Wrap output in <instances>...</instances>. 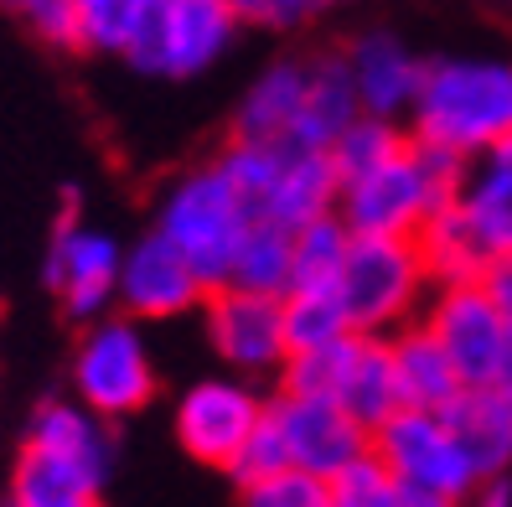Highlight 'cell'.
Masks as SVG:
<instances>
[{
    "label": "cell",
    "mask_w": 512,
    "mask_h": 507,
    "mask_svg": "<svg viewBox=\"0 0 512 507\" xmlns=\"http://www.w3.org/2000/svg\"><path fill=\"white\" fill-rule=\"evenodd\" d=\"M409 135L456 156H476L512 135V57L450 52L425 57V78L409 109Z\"/></svg>",
    "instance_id": "cell-1"
},
{
    "label": "cell",
    "mask_w": 512,
    "mask_h": 507,
    "mask_svg": "<svg viewBox=\"0 0 512 507\" xmlns=\"http://www.w3.org/2000/svg\"><path fill=\"white\" fill-rule=\"evenodd\" d=\"M461 166H466V156L440 151V145H425V140L409 135V145L399 156H388L383 166H373V171L337 187V218L352 233L414 238L435 207H445L456 197Z\"/></svg>",
    "instance_id": "cell-2"
},
{
    "label": "cell",
    "mask_w": 512,
    "mask_h": 507,
    "mask_svg": "<svg viewBox=\"0 0 512 507\" xmlns=\"http://www.w3.org/2000/svg\"><path fill=\"white\" fill-rule=\"evenodd\" d=\"M249 223H254L249 202L218 161H202L182 176H171V187L156 202V228L192 259V270L207 280V290L228 285Z\"/></svg>",
    "instance_id": "cell-3"
},
{
    "label": "cell",
    "mask_w": 512,
    "mask_h": 507,
    "mask_svg": "<svg viewBox=\"0 0 512 507\" xmlns=\"http://www.w3.org/2000/svg\"><path fill=\"white\" fill-rule=\"evenodd\" d=\"M213 161L264 223L300 228L337 207V171H331L326 151H306L290 140H228Z\"/></svg>",
    "instance_id": "cell-4"
},
{
    "label": "cell",
    "mask_w": 512,
    "mask_h": 507,
    "mask_svg": "<svg viewBox=\"0 0 512 507\" xmlns=\"http://www.w3.org/2000/svg\"><path fill=\"white\" fill-rule=\"evenodd\" d=\"M430 270L419 259L414 238L394 233H352L342 275H337V301L347 311L352 332H373V337H394L399 326L419 321L430 301Z\"/></svg>",
    "instance_id": "cell-5"
},
{
    "label": "cell",
    "mask_w": 512,
    "mask_h": 507,
    "mask_svg": "<svg viewBox=\"0 0 512 507\" xmlns=\"http://www.w3.org/2000/svg\"><path fill=\"white\" fill-rule=\"evenodd\" d=\"M68 383H73V399H83L104 420H130V414H140L161 389L156 357H150V342H145V321L125 316L119 306L83 321Z\"/></svg>",
    "instance_id": "cell-6"
},
{
    "label": "cell",
    "mask_w": 512,
    "mask_h": 507,
    "mask_svg": "<svg viewBox=\"0 0 512 507\" xmlns=\"http://www.w3.org/2000/svg\"><path fill=\"white\" fill-rule=\"evenodd\" d=\"M238 32H244V21L233 16L228 0H156L125 52V63L140 78L187 83L213 73L233 52Z\"/></svg>",
    "instance_id": "cell-7"
},
{
    "label": "cell",
    "mask_w": 512,
    "mask_h": 507,
    "mask_svg": "<svg viewBox=\"0 0 512 507\" xmlns=\"http://www.w3.org/2000/svg\"><path fill=\"white\" fill-rule=\"evenodd\" d=\"M419 321L435 332L445 357L456 363L466 389L497 383L507 357H512V316L497 306V295L487 280H466V285H435Z\"/></svg>",
    "instance_id": "cell-8"
},
{
    "label": "cell",
    "mask_w": 512,
    "mask_h": 507,
    "mask_svg": "<svg viewBox=\"0 0 512 507\" xmlns=\"http://www.w3.org/2000/svg\"><path fill=\"white\" fill-rule=\"evenodd\" d=\"M119 259H125V244L109 238L104 228L83 223L78 197H63V213L52 223L47 238V290L57 295L68 321H94L104 311H114L119 295Z\"/></svg>",
    "instance_id": "cell-9"
},
{
    "label": "cell",
    "mask_w": 512,
    "mask_h": 507,
    "mask_svg": "<svg viewBox=\"0 0 512 507\" xmlns=\"http://www.w3.org/2000/svg\"><path fill=\"white\" fill-rule=\"evenodd\" d=\"M373 456L388 466L399 487L445 492V497H466L476 487V471L440 409L399 404L383 425H373Z\"/></svg>",
    "instance_id": "cell-10"
},
{
    "label": "cell",
    "mask_w": 512,
    "mask_h": 507,
    "mask_svg": "<svg viewBox=\"0 0 512 507\" xmlns=\"http://www.w3.org/2000/svg\"><path fill=\"white\" fill-rule=\"evenodd\" d=\"M202 326L218 363L244 378H275L290 357L285 342V295H264L249 285H213L202 295Z\"/></svg>",
    "instance_id": "cell-11"
},
{
    "label": "cell",
    "mask_w": 512,
    "mask_h": 507,
    "mask_svg": "<svg viewBox=\"0 0 512 507\" xmlns=\"http://www.w3.org/2000/svg\"><path fill=\"white\" fill-rule=\"evenodd\" d=\"M264 409H269V399L254 389V378H244V373L197 378L192 389L176 399V440H182V451L192 461L223 471L233 461V451L264 420Z\"/></svg>",
    "instance_id": "cell-12"
},
{
    "label": "cell",
    "mask_w": 512,
    "mask_h": 507,
    "mask_svg": "<svg viewBox=\"0 0 512 507\" xmlns=\"http://www.w3.org/2000/svg\"><path fill=\"white\" fill-rule=\"evenodd\" d=\"M269 420H275L290 466L311 471V476H342L357 456L373 451V430L357 425L352 414L331 399V394H290L280 389L269 399Z\"/></svg>",
    "instance_id": "cell-13"
},
{
    "label": "cell",
    "mask_w": 512,
    "mask_h": 507,
    "mask_svg": "<svg viewBox=\"0 0 512 507\" xmlns=\"http://www.w3.org/2000/svg\"><path fill=\"white\" fill-rule=\"evenodd\" d=\"M202 295H207V280L161 228L140 233L125 249V259H119L114 306L135 321H176L187 311H202Z\"/></svg>",
    "instance_id": "cell-14"
},
{
    "label": "cell",
    "mask_w": 512,
    "mask_h": 507,
    "mask_svg": "<svg viewBox=\"0 0 512 507\" xmlns=\"http://www.w3.org/2000/svg\"><path fill=\"white\" fill-rule=\"evenodd\" d=\"M347 73L357 88V104L363 114H383V119H409L414 94H419V78H425V57H419L399 32H373L352 37L347 42Z\"/></svg>",
    "instance_id": "cell-15"
},
{
    "label": "cell",
    "mask_w": 512,
    "mask_h": 507,
    "mask_svg": "<svg viewBox=\"0 0 512 507\" xmlns=\"http://www.w3.org/2000/svg\"><path fill=\"white\" fill-rule=\"evenodd\" d=\"M26 445L83 466L88 476H99V482H109V471H114V430H109L104 414H94L83 399L37 404L32 420H26Z\"/></svg>",
    "instance_id": "cell-16"
},
{
    "label": "cell",
    "mask_w": 512,
    "mask_h": 507,
    "mask_svg": "<svg viewBox=\"0 0 512 507\" xmlns=\"http://www.w3.org/2000/svg\"><path fill=\"white\" fill-rule=\"evenodd\" d=\"M466 213V223L487 238V249L502 259L512 254V135L492 140L487 151L466 156L461 187L450 197Z\"/></svg>",
    "instance_id": "cell-17"
},
{
    "label": "cell",
    "mask_w": 512,
    "mask_h": 507,
    "mask_svg": "<svg viewBox=\"0 0 512 507\" xmlns=\"http://www.w3.org/2000/svg\"><path fill=\"white\" fill-rule=\"evenodd\" d=\"M440 414L456 430L476 482L507 476V466H512V394H502L497 383H481V389H461Z\"/></svg>",
    "instance_id": "cell-18"
},
{
    "label": "cell",
    "mask_w": 512,
    "mask_h": 507,
    "mask_svg": "<svg viewBox=\"0 0 512 507\" xmlns=\"http://www.w3.org/2000/svg\"><path fill=\"white\" fill-rule=\"evenodd\" d=\"M306 104V57L264 63L233 109V140H290Z\"/></svg>",
    "instance_id": "cell-19"
},
{
    "label": "cell",
    "mask_w": 512,
    "mask_h": 507,
    "mask_svg": "<svg viewBox=\"0 0 512 507\" xmlns=\"http://www.w3.org/2000/svg\"><path fill=\"white\" fill-rule=\"evenodd\" d=\"M337 399L357 425H383L399 409V378H394V352L388 337L373 332H352L347 337V357H342V378H337Z\"/></svg>",
    "instance_id": "cell-20"
},
{
    "label": "cell",
    "mask_w": 512,
    "mask_h": 507,
    "mask_svg": "<svg viewBox=\"0 0 512 507\" xmlns=\"http://www.w3.org/2000/svg\"><path fill=\"white\" fill-rule=\"evenodd\" d=\"M357 114H363V104H357V88H352V73H347V57H342V52L306 57V104H300V119H295L290 145H306V151H326V145L337 140Z\"/></svg>",
    "instance_id": "cell-21"
},
{
    "label": "cell",
    "mask_w": 512,
    "mask_h": 507,
    "mask_svg": "<svg viewBox=\"0 0 512 507\" xmlns=\"http://www.w3.org/2000/svg\"><path fill=\"white\" fill-rule=\"evenodd\" d=\"M388 352H394V378H399V404L409 409H445L466 383L456 373V363L445 357V347L435 342V332L425 321H409L388 337Z\"/></svg>",
    "instance_id": "cell-22"
},
{
    "label": "cell",
    "mask_w": 512,
    "mask_h": 507,
    "mask_svg": "<svg viewBox=\"0 0 512 507\" xmlns=\"http://www.w3.org/2000/svg\"><path fill=\"white\" fill-rule=\"evenodd\" d=\"M419 244V259H425V270L435 285H466V280H487V270L497 264V254L487 249V238H481L466 213L456 202L435 207L425 218V228L414 233Z\"/></svg>",
    "instance_id": "cell-23"
},
{
    "label": "cell",
    "mask_w": 512,
    "mask_h": 507,
    "mask_svg": "<svg viewBox=\"0 0 512 507\" xmlns=\"http://www.w3.org/2000/svg\"><path fill=\"white\" fill-rule=\"evenodd\" d=\"M99 492H104L99 476H88L83 466L21 440V456L11 466V487L0 507H88V502H99Z\"/></svg>",
    "instance_id": "cell-24"
},
{
    "label": "cell",
    "mask_w": 512,
    "mask_h": 507,
    "mask_svg": "<svg viewBox=\"0 0 512 507\" xmlns=\"http://www.w3.org/2000/svg\"><path fill=\"white\" fill-rule=\"evenodd\" d=\"M347 244H352V228L337 218V207L311 218V223H300L290 238V290H337Z\"/></svg>",
    "instance_id": "cell-25"
},
{
    "label": "cell",
    "mask_w": 512,
    "mask_h": 507,
    "mask_svg": "<svg viewBox=\"0 0 512 507\" xmlns=\"http://www.w3.org/2000/svg\"><path fill=\"white\" fill-rule=\"evenodd\" d=\"M156 0H73V52L125 57Z\"/></svg>",
    "instance_id": "cell-26"
},
{
    "label": "cell",
    "mask_w": 512,
    "mask_h": 507,
    "mask_svg": "<svg viewBox=\"0 0 512 507\" xmlns=\"http://www.w3.org/2000/svg\"><path fill=\"white\" fill-rule=\"evenodd\" d=\"M404 145H409V125H404V119L357 114L352 125L326 145V161H331V171H337V187H342V182H352V176L383 166L388 156H399Z\"/></svg>",
    "instance_id": "cell-27"
},
{
    "label": "cell",
    "mask_w": 512,
    "mask_h": 507,
    "mask_svg": "<svg viewBox=\"0 0 512 507\" xmlns=\"http://www.w3.org/2000/svg\"><path fill=\"white\" fill-rule=\"evenodd\" d=\"M290 238H295V228L254 218L244 244H238V259H233L228 280L249 285V290H264V295H285L290 290Z\"/></svg>",
    "instance_id": "cell-28"
},
{
    "label": "cell",
    "mask_w": 512,
    "mask_h": 507,
    "mask_svg": "<svg viewBox=\"0 0 512 507\" xmlns=\"http://www.w3.org/2000/svg\"><path fill=\"white\" fill-rule=\"evenodd\" d=\"M347 326V311L337 301V290H290L285 295V342L295 347H321V342H337Z\"/></svg>",
    "instance_id": "cell-29"
},
{
    "label": "cell",
    "mask_w": 512,
    "mask_h": 507,
    "mask_svg": "<svg viewBox=\"0 0 512 507\" xmlns=\"http://www.w3.org/2000/svg\"><path fill=\"white\" fill-rule=\"evenodd\" d=\"M238 497H244V507H331V482L300 466H285L275 476H259V482L238 487Z\"/></svg>",
    "instance_id": "cell-30"
},
{
    "label": "cell",
    "mask_w": 512,
    "mask_h": 507,
    "mask_svg": "<svg viewBox=\"0 0 512 507\" xmlns=\"http://www.w3.org/2000/svg\"><path fill=\"white\" fill-rule=\"evenodd\" d=\"M285 466H290L285 440H280L275 420H269V409H264V420H259L254 435L233 451V461H228L223 471L233 476V487H249V482H259V476H275V471H285Z\"/></svg>",
    "instance_id": "cell-31"
},
{
    "label": "cell",
    "mask_w": 512,
    "mask_h": 507,
    "mask_svg": "<svg viewBox=\"0 0 512 507\" xmlns=\"http://www.w3.org/2000/svg\"><path fill=\"white\" fill-rule=\"evenodd\" d=\"M233 16L244 21V32H300V26H311L321 11L342 6V0H228Z\"/></svg>",
    "instance_id": "cell-32"
},
{
    "label": "cell",
    "mask_w": 512,
    "mask_h": 507,
    "mask_svg": "<svg viewBox=\"0 0 512 507\" xmlns=\"http://www.w3.org/2000/svg\"><path fill=\"white\" fill-rule=\"evenodd\" d=\"M47 47L73 52V0H6Z\"/></svg>",
    "instance_id": "cell-33"
},
{
    "label": "cell",
    "mask_w": 512,
    "mask_h": 507,
    "mask_svg": "<svg viewBox=\"0 0 512 507\" xmlns=\"http://www.w3.org/2000/svg\"><path fill=\"white\" fill-rule=\"evenodd\" d=\"M461 507H512V482L507 476H487V482H476L461 497Z\"/></svg>",
    "instance_id": "cell-34"
},
{
    "label": "cell",
    "mask_w": 512,
    "mask_h": 507,
    "mask_svg": "<svg viewBox=\"0 0 512 507\" xmlns=\"http://www.w3.org/2000/svg\"><path fill=\"white\" fill-rule=\"evenodd\" d=\"M399 507H461V497H445V492H419V487H404Z\"/></svg>",
    "instance_id": "cell-35"
},
{
    "label": "cell",
    "mask_w": 512,
    "mask_h": 507,
    "mask_svg": "<svg viewBox=\"0 0 512 507\" xmlns=\"http://www.w3.org/2000/svg\"><path fill=\"white\" fill-rule=\"evenodd\" d=\"M497 389H502V394H512V357H507V368H502V378H497Z\"/></svg>",
    "instance_id": "cell-36"
},
{
    "label": "cell",
    "mask_w": 512,
    "mask_h": 507,
    "mask_svg": "<svg viewBox=\"0 0 512 507\" xmlns=\"http://www.w3.org/2000/svg\"><path fill=\"white\" fill-rule=\"evenodd\" d=\"M88 507H99V502H88Z\"/></svg>",
    "instance_id": "cell-37"
}]
</instances>
